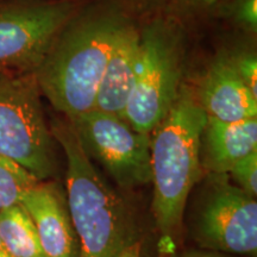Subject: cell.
Instances as JSON below:
<instances>
[{
  "label": "cell",
  "instance_id": "1",
  "mask_svg": "<svg viewBox=\"0 0 257 257\" xmlns=\"http://www.w3.org/2000/svg\"><path fill=\"white\" fill-rule=\"evenodd\" d=\"M50 131L66 155V201L79 257H118L137 242L130 208L86 155L68 118L55 121Z\"/></svg>",
  "mask_w": 257,
  "mask_h": 257
},
{
  "label": "cell",
  "instance_id": "2",
  "mask_svg": "<svg viewBox=\"0 0 257 257\" xmlns=\"http://www.w3.org/2000/svg\"><path fill=\"white\" fill-rule=\"evenodd\" d=\"M125 25L117 12H98L69 22L54 41L36 78L42 94L66 118L94 110L106 63Z\"/></svg>",
  "mask_w": 257,
  "mask_h": 257
},
{
  "label": "cell",
  "instance_id": "3",
  "mask_svg": "<svg viewBox=\"0 0 257 257\" xmlns=\"http://www.w3.org/2000/svg\"><path fill=\"white\" fill-rule=\"evenodd\" d=\"M206 119L195 91L182 83L168 114L150 135L153 213L167 238L181 230L189 197L204 176L200 140Z\"/></svg>",
  "mask_w": 257,
  "mask_h": 257
},
{
  "label": "cell",
  "instance_id": "4",
  "mask_svg": "<svg viewBox=\"0 0 257 257\" xmlns=\"http://www.w3.org/2000/svg\"><path fill=\"white\" fill-rule=\"evenodd\" d=\"M41 95L36 73L0 75V156L46 181L55 173L56 155Z\"/></svg>",
  "mask_w": 257,
  "mask_h": 257
},
{
  "label": "cell",
  "instance_id": "5",
  "mask_svg": "<svg viewBox=\"0 0 257 257\" xmlns=\"http://www.w3.org/2000/svg\"><path fill=\"white\" fill-rule=\"evenodd\" d=\"M140 34L136 83L123 119L138 133L152 135L179 94L184 48L176 28L162 19L153 22Z\"/></svg>",
  "mask_w": 257,
  "mask_h": 257
},
{
  "label": "cell",
  "instance_id": "6",
  "mask_svg": "<svg viewBox=\"0 0 257 257\" xmlns=\"http://www.w3.org/2000/svg\"><path fill=\"white\" fill-rule=\"evenodd\" d=\"M189 210V232L201 249L255 255L257 201L227 174L207 173Z\"/></svg>",
  "mask_w": 257,
  "mask_h": 257
},
{
  "label": "cell",
  "instance_id": "7",
  "mask_svg": "<svg viewBox=\"0 0 257 257\" xmlns=\"http://www.w3.org/2000/svg\"><path fill=\"white\" fill-rule=\"evenodd\" d=\"M80 144L118 187L135 189L152 182V136L123 118L92 110L70 118Z\"/></svg>",
  "mask_w": 257,
  "mask_h": 257
},
{
  "label": "cell",
  "instance_id": "8",
  "mask_svg": "<svg viewBox=\"0 0 257 257\" xmlns=\"http://www.w3.org/2000/svg\"><path fill=\"white\" fill-rule=\"evenodd\" d=\"M74 12L68 0L0 6V75L36 73Z\"/></svg>",
  "mask_w": 257,
  "mask_h": 257
},
{
  "label": "cell",
  "instance_id": "9",
  "mask_svg": "<svg viewBox=\"0 0 257 257\" xmlns=\"http://www.w3.org/2000/svg\"><path fill=\"white\" fill-rule=\"evenodd\" d=\"M46 257H79V244L67 201L55 184L38 181L21 199Z\"/></svg>",
  "mask_w": 257,
  "mask_h": 257
},
{
  "label": "cell",
  "instance_id": "10",
  "mask_svg": "<svg viewBox=\"0 0 257 257\" xmlns=\"http://www.w3.org/2000/svg\"><path fill=\"white\" fill-rule=\"evenodd\" d=\"M195 95L208 117L227 123L257 118V96L239 78L227 51L212 61Z\"/></svg>",
  "mask_w": 257,
  "mask_h": 257
},
{
  "label": "cell",
  "instance_id": "11",
  "mask_svg": "<svg viewBox=\"0 0 257 257\" xmlns=\"http://www.w3.org/2000/svg\"><path fill=\"white\" fill-rule=\"evenodd\" d=\"M141 57V34L126 24L115 41L96 92L94 110L123 118L133 94Z\"/></svg>",
  "mask_w": 257,
  "mask_h": 257
},
{
  "label": "cell",
  "instance_id": "12",
  "mask_svg": "<svg viewBox=\"0 0 257 257\" xmlns=\"http://www.w3.org/2000/svg\"><path fill=\"white\" fill-rule=\"evenodd\" d=\"M257 152V118L227 123L208 117L200 140L204 172L227 174L243 157Z\"/></svg>",
  "mask_w": 257,
  "mask_h": 257
},
{
  "label": "cell",
  "instance_id": "13",
  "mask_svg": "<svg viewBox=\"0 0 257 257\" xmlns=\"http://www.w3.org/2000/svg\"><path fill=\"white\" fill-rule=\"evenodd\" d=\"M0 237L12 257H46L35 225L21 204L0 211Z\"/></svg>",
  "mask_w": 257,
  "mask_h": 257
},
{
  "label": "cell",
  "instance_id": "14",
  "mask_svg": "<svg viewBox=\"0 0 257 257\" xmlns=\"http://www.w3.org/2000/svg\"><path fill=\"white\" fill-rule=\"evenodd\" d=\"M38 180L8 157L0 156V211L18 205Z\"/></svg>",
  "mask_w": 257,
  "mask_h": 257
},
{
  "label": "cell",
  "instance_id": "15",
  "mask_svg": "<svg viewBox=\"0 0 257 257\" xmlns=\"http://www.w3.org/2000/svg\"><path fill=\"white\" fill-rule=\"evenodd\" d=\"M231 181L251 197L257 195V152L249 154L227 173Z\"/></svg>",
  "mask_w": 257,
  "mask_h": 257
},
{
  "label": "cell",
  "instance_id": "16",
  "mask_svg": "<svg viewBox=\"0 0 257 257\" xmlns=\"http://www.w3.org/2000/svg\"><path fill=\"white\" fill-rule=\"evenodd\" d=\"M229 54L231 62L239 78L252 94L257 96V57L255 53L249 50H238Z\"/></svg>",
  "mask_w": 257,
  "mask_h": 257
},
{
  "label": "cell",
  "instance_id": "17",
  "mask_svg": "<svg viewBox=\"0 0 257 257\" xmlns=\"http://www.w3.org/2000/svg\"><path fill=\"white\" fill-rule=\"evenodd\" d=\"M233 16L236 22L250 31L257 28V0H236L233 5Z\"/></svg>",
  "mask_w": 257,
  "mask_h": 257
},
{
  "label": "cell",
  "instance_id": "18",
  "mask_svg": "<svg viewBox=\"0 0 257 257\" xmlns=\"http://www.w3.org/2000/svg\"><path fill=\"white\" fill-rule=\"evenodd\" d=\"M172 257H230L225 253L211 251V250L205 249H191V250H184V251L174 253Z\"/></svg>",
  "mask_w": 257,
  "mask_h": 257
},
{
  "label": "cell",
  "instance_id": "19",
  "mask_svg": "<svg viewBox=\"0 0 257 257\" xmlns=\"http://www.w3.org/2000/svg\"><path fill=\"white\" fill-rule=\"evenodd\" d=\"M180 5L189 10H206L217 3V0H176Z\"/></svg>",
  "mask_w": 257,
  "mask_h": 257
},
{
  "label": "cell",
  "instance_id": "20",
  "mask_svg": "<svg viewBox=\"0 0 257 257\" xmlns=\"http://www.w3.org/2000/svg\"><path fill=\"white\" fill-rule=\"evenodd\" d=\"M140 250V244H138V242H135L131 245H128L127 248H125L118 257H141Z\"/></svg>",
  "mask_w": 257,
  "mask_h": 257
},
{
  "label": "cell",
  "instance_id": "21",
  "mask_svg": "<svg viewBox=\"0 0 257 257\" xmlns=\"http://www.w3.org/2000/svg\"><path fill=\"white\" fill-rule=\"evenodd\" d=\"M0 257H12V256L9 253L8 250H6L4 243H3L2 237H0Z\"/></svg>",
  "mask_w": 257,
  "mask_h": 257
}]
</instances>
